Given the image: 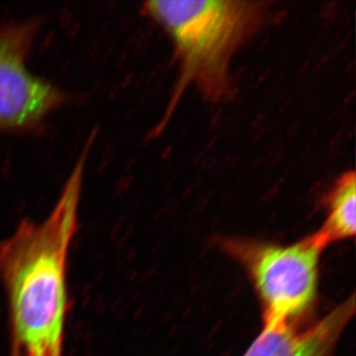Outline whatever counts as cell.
Returning a JSON list of instances; mask_svg holds the SVG:
<instances>
[{
  "label": "cell",
  "mask_w": 356,
  "mask_h": 356,
  "mask_svg": "<svg viewBox=\"0 0 356 356\" xmlns=\"http://www.w3.org/2000/svg\"><path fill=\"white\" fill-rule=\"evenodd\" d=\"M84 149L50 214L24 220L0 243V281L6 291L11 348L21 356H64L67 259L79 224Z\"/></svg>",
  "instance_id": "obj_1"
},
{
  "label": "cell",
  "mask_w": 356,
  "mask_h": 356,
  "mask_svg": "<svg viewBox=\"0 0 356 356\" xmlns=\"http://www.w3.org/2000/svg\"><path fill=\"white\" fill-rule=\"evenodd\" d=\"M355 313V295H351L325 317L310 324L264 325L243 356H332Z\"/></svg>",
  "instance_id": "obj_5"
},
{
  "label": "cell",
  "mask_w": 356,
  "mask_h": 356,
  "mask_svg": "<svg viewBox=\"0 0 356 356\" xmlns=\"http://www.w3.org/2000/svg\"><path fill=\"white\" fill-rule=\"evenodd\" d=\"M10 356H21V355H20V353H18V351L15 350V348H11Z\"/></svg>",
  "instance_id": "obj_7"
},
{
  "label": "cell",
  "mask_w": 356,
  "mask_h": 356,
  "mask_svg": "<svg viewBox=\"0 0 356 356\" xmlns=\"http://www.w3.org/2000/svg\"><path fill=\"white\" fill-rule=\"evenodd\" d=\"M325 218L315 235L325 248L355 236L356 177L353 170L343 173L324 198Z\"/></svg>",
  "instance_id": "obj_6"
},
{
  "label": "cell",
  "mask_w": 356,
  "mask_h": 356,
  "mask_svg": "<svg viewBox=\"0 0 356 356\" xmlns=\"http://www.w3.org/2000/svg\"><path fill=\"white\" fill-rule=\"evenodd\" d=\"M268 3L232 0H156L143 10L172 39L179 74L165 119L170 118L188 88L206 100L221 102L232 95L231 62L268 13Z\"/></svg>",
  "instance_id": "obj_2"
},
{
  "label": "cell",
  "mask_w": 356,
  "mask_h": 356,
  "mask_svg": "<svg viewBox=\"0 0 356 356\" xmlns=\"http://www.w3.org/2000/svg\"><path fill=\"white\" fill-rule=\"evenodd\" d=\"M41 27L39 19L0 24V133H31L43 127L70 96L28 67Z\"/></svg>",
  "instance_id": "obj_4"
},
{
  "label": "cell",
  "mask_w": 356,
  "mask_h": 356,
  "mask_svg": "<svg viewBox=\"0 0 356 356\" xmlns=\"http://www.w3.org/2000/svg\"><path fill=\"white\" fill-rule=\"evenodd\" d=\"M217 245L247 273L261 302L264 325L313 322L325 250L315 234L290 245L224 238Z\"/></svg>",
  "instance_id": "obj_3"
}]
</instances>
